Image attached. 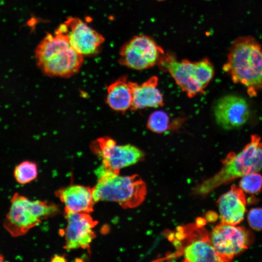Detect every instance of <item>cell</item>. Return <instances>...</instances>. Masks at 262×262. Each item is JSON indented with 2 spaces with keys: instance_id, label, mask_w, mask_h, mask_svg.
<instances>
[{
  "instance_id": "1",
  "label": "cell",
  "mask_w": 262,
  "mask_h": 262,
  "mask_svg": "<svg viewBox=\"0 0 262 262\" xmlns=\"http://www.w3.org/2000/svg\"><path fill=\"white\" fill-rule=\"evenodd\" d=\"M223 70L235 83L243 85L250 97L262 90V48L251 36L237 38L233 42Z\"/></svg>"
},
{
  "instance_id": "2",
  "label": "cell",
  "mask_w": 262,
  "mask_h": 262,
  "mask_svg": "<svg viewBox=\"0 0 262 262\" xmlns=\"http://www.w3.org/2000/svg\"><path fill=\"white\" fill-rule=\"evenodd\" d=\"M37 65L45 74L68 78L79 72L84 57L71 46L66 36L56 30L48 33L35 50Z\"/></svg>"
},
{
  "instance_id": "3",
  "label": "cell",
  "mask_w": 262,
  "mask_h": 262,
  "mask_svg": "<svg viewBox=\"0 0 262 262\" xmlns=\"http://www.w3.org/2000/svg\"><path fill=\"white\" fill-rule=\"evenodd\" d=\"M98 181L92 188L95 203L100 201L117 203L124 209L138 207L144 201L147 194L146 185L137 174L122 176L119 172L102 165L95 171Z\"/></svg>"
},
{
  "instance_id": "4",
  "label": "cell",
  "mask_w": 262,
  "mask_h": 262,
  "mask_svg": "<svg viewBox=\"0 0 262 262\" xmlns=\"http://www.w3.org/2000/svg\"><path fill=\"white\" fill-rule=\"evenodd\" d=\"M157 64L161 70L169 73L189 98L203 93L214 73L207 58L193 62L186 59L179 61L173 53L167 52L161 55Z\"/></svg>"
},
{
  "instance_id": "5",
  "label": "cell",
  "mask_w": 262,
  "mask_h": 262,
  "mask_svg": "<svg viewBox=\"0 0 262 262\" xmlns=\"http://www.w3.org/2000/svg\"><path fill=\"white\" fill-rule=\"evenodd\" d=\"M222 167L214 176L207 180L204 192L247 174L262 169V141L257 134L251 136L250 142L238 153L230 152L222 161Z\"/></svg>"
},
{
  "instance_id": "6",
  "label": "cell",
  "mask_w": 262,
  "mask_h": 262,
  "mask_svg": "<svg viewBox=\"0 0 262 262\" xmlns=\"http://www.w3.org/2000/svg\"><path fill=\"white\" fill-rule=\"evenodd\" d=\"M9 210L3 225L13 237L26 234L31 229L39 224L41 219L56 214L57 206L41 200L32 201L17 193L10 199Z\"/></svg>"
},
{
  "instance_id": "7",
  "label": "cell",
  "mask_w": 262,
  "mask_h": 262,
  "mask_svg": "<svg viewBox=\"0 0 262 262\" xmlns=\"http://www.w3.org/2000/svg\"><path fill=\"white\" fill-rule=\"evenodd\" d=\"M164 53L151 37L139 35L126 42L119 51L120 64L135 70H144L157 64Z\"/></svg>"
},
{
  "instance_id": "8",
  "label": "cell",
  "mask_w": 262,
  "mask_h": 262,
  "mask_svg": "<svg viewBox=\"0 0 262 262\" xmlns=\"http://www.w3.org/2000/svg\"><path fill=\"white\" fill-rule=\"evenodd\" d=\"M211 243L222 262H227L247 249L252 235L244 227L221 222L212 229Z\"/></svg>"
},
{
  "instance_id": "9",
  "label": "cell",
  "mask_w": 262,
  "mask_h": 262,
  "mask_svg": "<svg viewBox=\"0 0 262 262\" xmlns=\"http://www.w3.org/2000/svg\"><path fill=\"white\" fill-rule=\"evenodd\" d=\"M91 147L93 152L102 159V166L117 172L137 163L144 157V153L137 147L130 144L117 145L108 137L96 139Z\"/></svg>"
},
{
  "instance_id": "10",
  "label": "cell",
  "mask_w": 262,
  "mask_h": 262,
  "mask_svg": "<svg viewBox=\"0 0 262 262\" xmlns=\"http://www.w3.org/2000/svg\"><path fill=\"white\" fill-rule=\"evenodd\" d=\"M56 30L65 34L71 46L83 57L98 54L105 41L101 34L76 17H67Z\"/></svg>"
},
{
  "instance_id": "11",
  "label": "cell",
  "mask_w": 262,
  "mask_h": 262,
  "mask_svg": "<svg viewBox=\"0 0 262 262\" xmlns=\"http://www.w3.org/2000/svg\"><path fill=\"white\" fill-rule=\"evenodd\" d=\"M65 215L67 223L64 248L70 250L89 247L96 237L94 228L98 222L87 213L65 211Z\"/></svg>"
},
{
  "instance_id": "12",
  "label": "cell",
  "mask_w": 262,
  "mask_h": 262,
  "mask_svg": "<svg viewBox=\"0 0 262 262\" xmlns=\"http://www.w3.org/2000/svg\"><path fill=\"white\" fill-rule=\"evenodd\" d=\"M216 123L225 130H232L244 125L248 120L250 109L242 97L229 95L217 100L213 107Z\"/></svg>"
},
{
  "instance_id": "13",
  "label": "cell",
  "mask_w": 262,
  "mask_h": 262,
  "mask_svg": "<svg viewBox=\"0 0 262 262\" xmlns=\"http://www.w3.org/2000/svg\"><path fill=\"white\" fill-rule=\"evenodd\" d=\"M217 202L221 222L237 225L244 220L246 212V197L240 187L232 185Z\"/></svg>"
},
{
  "instance_id": "14",
  "label": "cell",
  "mask_w": 262,
  "mask_h": 262,
  "mask_svg": "<svg viewBox=\"0 0 262 262\" xmlns=\"http://www.w3.org/2000/svg\"><path fill=\"white\" fill-rule=\"evenodd\" d=\"M56 195L65 205V211L89 213L93 211L92 188L81 185H71L61 188Z\"/></svg>"
},
{
  "instance_id": "15",
  "label": "cell",
  "mask_w": 262,
  "mask_h": 262,
  "mask_svg": "<svg viewBox=\"0 0 262 262\" xmlns=\"http://www.w3.org/2000/svg\"><path fill=\"white\" fill-rule=\"evenodd\" d=\"M158 79L152 76L141 84L129 82L132 93L131 109L157 108L164 105L162 94L157 88Z\"/></svg>"
},
{
  "instance_id": "16",
  "label": "cell",
  "mask_w": 262,
  "mask_h": 262,
  "mask_svg": "<svg viewBox=\"0 0 262 262\" xmlns=\"http://www.w3.org/2000/svg\"><path fill=\"white\" fill-rule=\"evenodd\" d=\"M106 101L116 111L123 112L131 108L132 93L126 77L120 78L108 86Z\"/></svg>"
},
{
  "instance_id": "17",
  "label": "cell",
  "mask_w": 262,
  "mask_h": 262,
  "mask_svg": "<svg viewBox=\"0 0 262 262\" xmlns=\"http://www.w3.org/2000/svg\"><path fill=\"white\" fill-rule=\"evenodd\" d=\"M184 257L185 262H222L206 234L184 248Z\"/></svg>"
},
{
  "instance_id": "18",
  "label": "cell",
  "mask_w": 262,
  "mask_h": 262,
  "mask_svg": "<svg viewBox=\"0 0 262 262\" xmlns=\"http://www.w3.org/2000/svg\"><path fill=\"white\" fill-rule=\"evenodd\" d=\"M38 175L37 165L29 161H24L15 168L14 176L17 183L26 184L35 180Z\"/></svg>"
},
{
  "instance_id": "19",
  "label": "cell",
  "mask_w": 262,
  "mask_h": 262,
  "mask_svg": "<svg viewBox=\"0 0 262 262\" xmlns=\"http://www.w3.org/2000/svg\"><path fill=\"white\" fill-rule=\"evenodd\" d=\"M147 126L149 130L154 132L163 133L170 129V118L164 111H155L150 115Z\"/></svg>"
},
{
  "instance_id": "20",
  "label": "cell",
  "mask_w": 262,
  "mask_h": 262,
  "mask_svg": "<svg viewBox=\"0 0 262 262\" xmlns=\"http://www.w3.org/2000/svg\"><path fill=\"white\" fill-rule=\"evenodd\" d=\"M239 185L246 193H258L261 191L262 188V176L258 172L247 174L242 177Z\"/></svg>"
},
{
  "instance_id": "21",
  "label": "cell",
  "mask_w": 262,
  "mask_h": 262,
  "mask_svg": "<svg viewBox=\"0 0 262 262\" xmlns=\"http://www.w3.org/2000/svg\"><path fill=\"white\" fill-rule=\"evenodd\" d=\"M247 220L252 229L257 230H262V208L251 209L247 215Z\"/></svg>"
},
{
  "instance_id": "22",
  "label": "cell",
  "mask_w": 262,
  "mask_h": 262,
  "mask_svg": "<svg viewBox=\"0 0 262 262\" xmlns=\"http://www.w3.org/2000/svg\"><path fill=\"white\" fill-rule=\"evenodd\" d=\"M52 262H65L66 260H65V257L59 256V255H55L51 260Z\"/></svg>"
},
{
  "instance_id": "23",
  "label": "cell",
  "mask_w": 262,
  "mask_h": 262,
  "mask_svg": "<svg viewBox=\"0 0 262 262\" xmlns=\"http://www.w3.org/2000/svg\"><path fill=\"white\" fill-rule=\"evenodd\" d=\"M4 261V258L2 255L0 254V262H3Z\"/></svg>"
},
{
  "instance_id": "24",
  "label": "cell",
  "mask_w": 262,
  "mask_h": 262,
  "mask_svg": "<svg viewBox=\"0 0 262 262\" xmlns=\"http://www.w3.org/2000/svg\"><path fill=\"white\" fill-rule=\"evenodd\" d=\"M158 1H164V0H157Z\"/></svg>"
}]
</instances>
